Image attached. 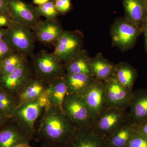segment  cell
<instances>
[{
	"instance_id": "obj_23",
	"label": "cell",
	"mask_w": 147,
	"mask_h": 147,
	"mask_svg": "<svg viewBox=\"0 0 147 147\" xmlns=\"http://www.w3.org/2000/svg\"><path fill=\"white\" fill-rule=\"evenodd\" d=\"M92 59L88 52L83 50L74 59L63 64L64 69L65 72L92 75Z\"/></svg>"
},
{
	"instance_id": "obj_12",
	"label": "cell",
	"mask_w": 147,
	"mask_h": 147,
	"mask_svg": "<svg viewBox=\"0 0 147 147\" xmlns=\"http://www.w3.org/2000/svg\"><path fill=\"white\" fill-rule=\"evenodd\" d=\"M12 119L13 122L8 123V121L0 129V147H14L20 144L30 143L33 139Z\"/></svg>"
},
{
	"instance_id": "obj_8",
	"label": "cell",
	"mask_w": 147,
	"mask_h": 147,
	"mask_svg": "<svg viewBox=\"0 0 147 147\" xmlns=\"http://www.w3.org/2000/svg\"><path fill=\"white\" fill-rule=\"evenodd\" d=\"M129 120L125 110L104 107L95 121L92 131L106 139Z\"/></svg>"
},
{
	"instance_id": "obj_38",
	"label": "cell",
	"mask_w": 147,
	"mask_h": 147,
	"mask_svg": "<svg viewBox=\"0 0 147 147\" xmlns=\"http://www.w3.org/2000/svg\"><path fill=\"white\" fill-rule=\"evenodd\" d=\"M14 147H32L30 145L29 143H24L21 144L16 146Z\"/></svg>"
},
{
	"instance_id": "obj_41",
	"label": "cell",
	"mask_w": 147,
	"mask_h": 147,
	"mask_svg": "<svg viewBox=\"0 0 147 147\" xmlns=\"http://www.w3.org/2000/svg\"><path fill=\"white\" fill-rule=\"evenodd\" d=\"M145 2H146V6L147 9V0H145Z\"/></svg>"
},
{
	"instance_id": "obj_32",
	"label": "cell",
	"mask_w": 147,
	"mask_h": 147,
	"mask_svg": "<svg viewBox=\"0 0 147 147\" xmlns=\"http://www.w3.org/2000/svg\"><path fill=\"white\" fill-rule=\"evenodd\" d=\"M136 132L147 137V121L136 126Z\"/></svg>"
},
{
	"instance_id": "obj_21",
	"label": "cell",
	"mask_w": 147,
	"mask_h": 147,
	"mask_svg": "<svg viewBox=\"0 0 147 147\" xmlns=\"http://www.w3.org/2000/svg\"><path fill=\"white\" fill-rule=\"evenodd\" d=\"M115 64L105 59L100 53L92 58V75L96 81L105 82L113 77Z\"/></svg>"
},
{
	"instance_id": "obj_7",
	"label": "cell",
	"mask_w": 147,
	"mask_h": 147,
	"mask_svg": "<svg viewBox=\"0 0 147 147\" xmlns=\"http://www.w3.org/2000/svg\"><path fill=\"white\" fill-rule=\"evenodd\" d=\"M142 30L124 17L116 19L110 29L112 45L122 51L134 45Z\"/></svg>"
},
{
	"instance_id": "obj_34",
	"label": "cell",
	"mask_w": 147,
	"mask_h": 147,
	"mask_svg": "<svg viewBox=\"0 0 147 147\" xmlns=\"http://www.w3.org/2000/svg\"><path fill=\"white\" fill-rule=\"evenodd\" d=\"M9 119L1 110H0V129L3 127Z\"/></svg>"
},
{
	"instance_id": "obj_27",
	"label": "cell",
	"mask_w": 147,
	"mask_h": 147,
	"mask_svg": "<svg viewBox=\"0 0 147 147\" xmlns=\"http://www.w3.org/2000/svg\"><path fill=\"white\" fill-rule=\"evenodd\" d=\"M34 9L38 16H44L49 20H56L60 14L55 7V0H50L43 4L34 7Z\"/></svg>"
},
{
	"instance_id": "obj_2",
	"label": "cell",
	"mask_w": 147,
	"mask_h": 147,
	"mask_svg": "<svg viewBox=\"0 0 147 147\" xmlns=\"http://www.w3.org/2000/svg\"><path fill=\"white\" fill-rule=\"evenodd\" d=\"M50 104L45 93L38 99L18 105L13 119L25 132L33 138L36 134V123Z\"/></svg>"
},
{
	"instance_id": "obj_13",
	"label": "cell",
	"mask_w": 147,
	"mask_h": 147,
	"mask_svg": "<svg viewBox=\"0 0 147 147\" xmlns=\"http://www.w3.org/2000/svg\"><path fill=\"white\" fill-rule=\"evenodd\" d=\"M82 96L95 122L105 107L104 82L96 81Z\"/></svg>"
},
{
	"instance_id": "obj_29",
	"label": "cell",
	"mask_w": 147,
	"mask_h": 147,
	"mask_svg": "<svg viewBox=\"0 0 147 147\" xmlns=\"http://www.w3.org/2000/svg\"><path fill=\"white\" fill-rule=\"evenodd\" d=\"M15 52L16 51L4 38L0 40V61Z\"/></svg>"
},
{
	"instance_id": "obj_30",
	"label": "cell",
	"mask_w": 147,
	"mask_h": 147,
	"mask_svg": "<svg viewBox=\"0 0 147 147\" xmlns=\"http://www.w3.org/2000/svg\"><path fill=\"white\" fill-rule=\"evenodd\" d=\"M56 9L60 14H65L71 9V0H55Z\"/></svg>"
},
{
	"instance_id": "obj_24",
	"label": "cell",
	"mask_w": 147,
	"mask_h": 147,
	"mask_svg": "<svg viewBox=\"0 0 147 147\" xmlns=\"http://www.w3.org/2000/svg\"><path fill=\"white\" fill-rule=\"evenodd\" d=\"M137 72L131 66L124 62L115 64L113 77L123 86L133 90Z\"/></svg>"
},
{
	"instance_id": "obj_39",
	"label": "cell",
	"mask_w": 147,
	"mask_h": 147,
	"mask_svg": "<svg viewBox=\"0 0 147 147\" xmlns=\"http://www.w3.org/2000/svg\"><path fill=\"white\" fill-rule=\"evenodd\" d=\"M143 31H144V33L146 46L147 49V28H144L143 29Z\"/></svg>"
},
{
	"instance_id": "obj_26",
	"label": "cell",
	"mask_w": 147,
	"mask_h": 147,
	"mask_svg": "<svg viewBox=\"0 0 147 147\" xmlns=\"http://www.w3.org/2000/svg\"><path fill=\"white\" fill-rule=\"evenodd\" d=\"M18 106L16 96L5 91L0 88V110L9 119L13 117Z\"/></svg>"
},
{
	"instance_id": "obj_20",
	"label": "cell",
	"mask_w": 147,
	"mask_h": 147,
	"mask_svg": "<svg viewBox=\"0 0 147 147\" xmlns=\"http://www.w3.org/2000/svg\"><path fill=\"white\" fill-rule=\"evenodd\" d=\"M105 138L91 130L77 129L76 134L66 147H105Z\"/></svg>"
},
{
	"instance_id": "obj_10",
	"label": "cell",
	"mask_w": 147,
	"mask_h": 147,
	"mask_svg": "<svg viewBox=\"0 0 147 147\" xmlns=\"http://www.w3.org/2000/svg\"><path fill=\"white\" fill-rule=\"evenodd\" d=\"M32 78L31 69L25 63L11 73L0 75V88L16 96Z\"/></svg>"
},
{
	"instance_id": "obj_16",
	"label": "cell",
	"mask_w": 147,
	"mask_h": 147,
	"mask_svg": "<svg viewBox=\"0 0 147 147\" xmlns=\"http://www.w3.org/2000/svg\"><path fill=\"white\" fill-rule=\"evenodd\" d=\"M124 17L143 30L147 17L145 0H123Z\"/></svg>"
},
{
	"instance_id": "obj_18",
	"label": "cell",
	"mask_w": 147,
	"mask_h": 147,
	"mask_svg": "<svg viewBox=\"0 0 147 147\" xmlns=\"http://www.w3.org/2000/svg\"><path fill=\"white\" fill-rule=\"evenodd\" d=\"M136 126L127 121L105 139V147H126L136 133Z\"/></svg>"
},
{
	"instance_id": "obj_35",
	"label": "cell",
	"mask_w": 147,
	"mask_h": 147,
	"mask_svg": "<svg viewBox=\"0 0 147 147\" xmlns=\"http://www.w3.org/2000/svg\"><path fill=\"white\" fill-rule=\"evenodd\" d=\"M50 1V0H33V2L35 4L39 5L45 3Z\"/></svg>"
},
{
	"instance_id": "obj_28",
	"label": "cell",
	"mask_w": 147,
	"mask_h": 147,
	"mask_svg": "<svg viewBox=\"0 0 147 147\" xmlns=\"http://www.w3.org/2000/svg\"><path fill=\"white\" fill-rule=\"evenodd\" d=\"M126 147H147V137L136 132Z\"/></svg>"
},
{
	"instance_id": "obj_4",
	"label": "cell",
	"mask_w": 147,
	"mask_h": 147,
	"mask_svg": "<svg viewBox=\"0 0 147 147\" xmlns=\"http://www.w3.org/2000/svg\"><path fill=\"white\" fill-rule=\"evenodd\" d=\"M84 35L79 30L65 31L55 43L53 54L63 64L67 63L83 50Z\"/></svg>"
},
{
	"instance_id": "obj_5",
	"label": "cell",
	"mask_w": 147,
	"mask_h": 147,
	"mask_svg": "<svg viewBox=\"0 0 147 147\" xmlns=\"http://www.w3.org/2000/svg\"><path fill=\"white\" fill-rule=\"evenodd\" d=\"M33 67L35 77L47 84L63 76V65L55 58L53 53L42 51L34 56Z\"/></svg>"
},
{
	"instance_id": "obj_11",
	"label": "cell",
	"mask_w": 147,
	"mask_h": 147,
	"mask_svg": "<svg viewBox=\"0 0 147 147\" xmlns=\"http://www.w3.org/2000/svg\"><path fill=\"white\" fill-rule=\"evenodd\" d=\"M9 8L14 21L32 28L39 21L38 16L34 7L22 0H7Z\"/></svg>"
},
{
	"instance_id": "obj_37",
	"label": "cell",
	"mask_w": 147,
	"mask_h": 147,
	"mask_svg": "<svg viewBox=\"0 0 147 147\" xmlns=\"http://www.w3.org/2000/svg\"><path fill=\"white\" fill-rule=\"evenodd\" d=\"M40 147H58L49 143L44 142Z\"/></svg>"
},
{
	"instance_id": "obj_3",
	"label": "cell",
	"mask_w": 147,
	"mask_h": 147,
	"mask_svg": "<svg viewBox=\"0 0 147 147\" xmlns=\"http://www.w3.org/2000/svg\"><path fill=\"white\" fill-rule=\"evenodd\" d=\"M62 109L77 129L92 130L94 121L82 96L67 94Z\"/></svg>"
},
{
	"instance_id": "obj_31",
	"label": "cell",
	"mask_w": 147,
	"mask_h": 147,
	"mask_svg": "<svg viewBox=\"0 0 147 147\" xmlns=\"http://www.w3.org/2000/svg\"><path fill=\"white\" fill-rule=\"evenodd\" d=\"M0 13L12 18L11 13L9 8L7 0H0Z\"/></svg>"
},
{
	"instance_id": "obj_15",
	"label": "cell",
	"mask_w": 147,
	"mask_h": 147,
	"mask_svg": "<svg viewBox=\"0 0 147 147\" xmlns=\"http://www.w3.org/2000/svg\"><path fill=\"white\" fill-rule=\"evenodd\" d=\"M128 113L129 121L136 125L147 121V90L133 92Z\"/></svg>"
},
{
	"instance_id": "obj_40",
	"label": "cell",
	"mask_w": 147,
	"mask_h": 147,
	"mask_svg": "<svg viewBox=\"0 0 147 147\" xmlns=\"http://www.w3.org/2000/svg\"><path fill=\"white\" fill-rule=\"evenodd\" d=\"M144 28H147V17L146 18V21H145L144 25V28H143V29H144Z\"/></svg>"
},
{
	"instance_id": "obj_1",
	"label": "cell",
	"mask_w": 147,
	"mask_h": 147,
	"mask_svg": "<svg viewBox=\"0 0 147 147\" xmlns=\"http://www.w3.org/2000/svg\"><path fill=\"white\" fill-rule=\"evenodd\" d=\"M40 118L36 134L44 142L58 147H66L77 131V129L61 108L49 105L45 108Z\"/></svg>"
},
{
	"instance_id": "obj_22",
	"label": "cell",
	"mask_w": 147,
	"mask_h": 147,
	"mask_svg": "<svg viewBox=\"0 0 147 147\" xmlns=\"http://www.w3.org/2000/svg\"><path fill=\"white\" fill-rule=\"evenodd\" d=\"M45 94L50 106L62 108L67 94V87L63 76L47 84Z\"/></svg>"
},
{
	"instance_id": "obj_25",
	"label": "cell",
	"mask_w": 147,
	"mask_h": 147,
	"mask_svg": "<svg viewBox=\"0 0 147 147\" xmlns=\"http://www.w3.org/2000/svg\"><path fill=\"white\" fill-rule=\"evenodd\" d=\"M27 63L26 55L15 52L0 61V75L8 74Z\"/></svg>"
},
{
	"instance_id": "obj_14",
	"label": "cell",
	"mask_w": 147,
	"mask_h": 147,
	"mask_svg": "<svg viewBox=\"0 0 147 147\" xmlns=\"http://www.w3.org/2000/svg\"><path fill=\"white\" fill-rule=\"evenodd\" d=\"M35 38L46 45L55 44L64 30L56 20L39 21L32 28Z\"/></svg>"
},
{
	"instance_id": "obj_6",
	"label": "cell",
	"mask_w": 147,
	"mask_h": 147,
	"mask_svg": "<svg viewBox=\"0 0 147 147\" xmlns=\"http://www.w3.org/2000/svg\"><path fill=\"white\" fill-rule=\"evenodd\" d=\"M4 38L16 52L32 55L35 36L28 27L12 19L6 28Z\"/></svg>"
},
{
	"instance_id": "obj_36",
	"label": "cell",
	"mask_w": 147,
	"mask_h": 147,
	"mask_svg": "<svg viewBox=\"0 0 147 147\" xmlns=\"http://www.w3.org/2000/svg\"><path fill=\"white\" fill-rule=\"evenodd\" d=\"M5 29L0 28V40H2L4 37Z\"/></svg>"
},
{
	"instance_id": "obj_17",
	"label": "cell",
	"mask_w": 147,
	"mask_h": 147,
	"mask_svg": "<svg viewBox=\"0 0 147 147\" xmlns=\"http://www.w3.org/2000/svg\"><path fill=\"white\" fill-rule=\"evenodd\" d=\"M64 79L68 94L82 95L96 81L92 75L65 72Z\"/></svg>"
},
{
	"instance_id": "obj_33",
	"label": "cell",
	"mask_w": 147,
	"mask_h": 147,
	"mask_svg": "<svg viewBox=\"0 0 147 147\" xmlns=\"http://www.w3.org/2000/svg\"><path fill=\"white\" fill-rule=\"evenodd\" d=\"M12 18L4 14L0 13V28L7 27L10 24Z\"/></svg>"
},
{
	"instance_id": "obj_9",
	"label": "cell",
	"mask_w": 147,
	"mask_h": 147,
	"mask_svg": "<svg viewBox=\"0 0 147 147\" xmlns=\"http://www.w3.org/2000/svg\"><path fill=\"white\" fill-rule=\"evenodd\" d=\"M103 82L105 84V107L123 110L129 108L133 90L122 86L113 77Z\"/></svg>"
},
{
	"instance_id": "obj_19",
	"label": "cell",
	"mask_w": 147,
	"mask_h": 147,
	"mask_svg": "<svg viewBox=\"0 0 147 147\" xmlns=\"http://www.w3.org/2000/svg\"><path fill=\"white\" fill-rule=\"evenodd\" d=\"M47 85L40 79L33 77L16 96L18 106L39 98L45 93Z\"/></svg>"
}]
</instances>
